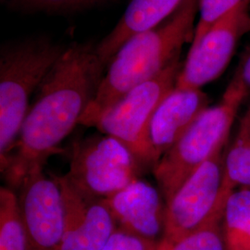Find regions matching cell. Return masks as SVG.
I'll list each match as a JSON object with an SVG mask.
<instances>
[{"mask_svg": "<svg viewBox=\"0 0 250 250\" xmlns=\"http://www.w3.org/2000/svg\"><path fill=\"white\" fill-rule=\"evenodd\" d=\"M106 67L96 46L75 44L63 51L40 84L16 148L2 170L10 188H19L31 170L62 152L60 144L79 125Z\"/></svg>", "mask_w": 250, "mask_h": 250, "instance_id": "6da1fadb", "label": "cell"}, {"mask_svg": "<svg viewBox=\"0 0 250 250\" xmlns=\"http://www.w3.org/2000/svg\"><path fill=\"white\" fill-rule=\"evenodd\" d=\"M197 13L198 0H186L159 26L130 37L107 64L97 94L79 125L95 127L100 116L127 93L179 60L184 44L193 39Z\"/></svg>", "mask_w": 250, "mask_h": 250, "instance_id": "7a4b0ae2", "label": "cell"}, {"mask_svg": "<svg viewBox=\"0 0 250 250\" xmlns=\"http://www.w3.org/2000/svg\"><path fill=\"white\" fill-rule=\"evenodd\" d=\"M248 96L231 81L220 102L207 107L158 162L152 172L166 203L215 152L227 145L235 117Z\"/></svg>", "mask_w": 250, "mask_h": 250, "instance_id": "3957f363", "label": "cell"}, {"mask_svg": "<svg viewBox=\"0 0 250 250\" xmlns=\"http://www.w3.org/2000/svg\"><path fill=\"white\" fill-rule=\"evenodd\" d=\"M63 51L60 46L33 43L11 48L0 59V166L7 167L30 108L29 100Z\"/></svg>", "mask_w": 250, "mask_h": 250, "instance_id": "277c9868", "label": "cell"}, {"mask_svg": "<svg viewBox=\"0 0 250 250\" xmlns=\"http://www.w3.org/2000/svg\"><path fill=\"white\" fill-rule=\"evenodd\" d=\"M145 171L125 144L102 134L72 144L70 170L65 175L83 193L105 199L140 178Z\"/></svg>", "mask_w": 250, "mask_h": 250, "instance_id": "5b68a950", "label": "cell"}, {"mask_svg": "<svg viewBox=\"0 0 250 250\" xmlns=\"http://www.w3.org/2000/svg\"><path fill=\"white\" fill-rule=\"evenodd\" d=\"M181 68L177 60L158 76L134 87L107 109L95 125L101 134L125 144L146 171L155 168L148 142L150 121L162 99L174 88Z\"/></svg>", "mask_w": 250, "mask_h": 250, "instance_id": "8992f818", "label": "cell"}, {"mask_svg": "<svg viewBox=\"0 0 250 250\" xmlns=\"http://www.w3.org/2000/svg\"><path fill=\"white\" fill-rule=\"evenodd\" d=\"M226 146L196 170L166 203L165 227L159 250H167L196 232L224 210L221 192Z\"/></svg>", "mask_w": 250, "mask_h": 250, "instance_id": "52a82bcc", "label": "cell"}, {"mask_svg": "<svg viewBox=\"0 0 250 250\" xmlns=\"http://www.w3.org/2000/svg\"><path fill=\"white\" fill-rule=\"evenodd\" d=\"M248 33L250 3H245L215 22L196 45H190L175 87L201 89L219 78L231 62L239 40Z\"/></svg>", "mask_w": 250, "mask_h": 250, "instance_id": "ba28073f", "label": "cell"}, {"mask_svg": "<svg viewBox=\"0 0 250 250\" xmlns=\"http://www.w3.org/2000/svg\"><path fill=\"white\" fill-rule=\"evenodd\" d=\"M43 168L31 170L19 187L27 250H61L65 230L62 197L57 182Z\"/></svg>", "mask_w": 250, "mask_h": 250, "instance_id": "9c48e42d", "label": "cell"}, {"mask_svg": "<svg viewBox=\"0 0 250 250\" xmlns=\"http://www.w3.org/2000/svg\"><path fill=\"white\" fill-rule=\"evenodd\" d=\"M61 189L65 230L61 250H102L117 230L103 199L75 188L66 175H52Z\"/></svg>", "mask_w": 250, "mask_h": 250, "instance_id": "30bf717a", "label": "cell"}, {"mask_svg": "<svg viewBox=\"0 0 250 250\" xmlns=\"http://www.w3.org/2000/svg\"><path fill=\"white\" fill-rule=\"evenodd\" d=\"M103 201L118 228L161 242L165 227L166 201L161 191L149 183L137 179Z\"/></svg>", "mask_w": 250, "mask_h": 250, "instance_id": "8fae6325", "label": "cell"}, {"mask_svg": "<svg viewBox=\"0 0 250 250\" xmlns=\"http://www.w3.org/2000/svg\"><path fill=\"white\" fill-rule=\"evenodd\" d=\"M208 107V97L201 89H181L174 86L162 99L148 129L155 167Z\"/></svg>", "mask_w": 250, "mask_h": 250, "instance_id": "7c38bea8", "label": "cell"}, {"mask_svg": "<svg viewBox=\"0 0 250 250\" xmlns=\"http://www.w3.org/2000/svg\"><path fill=\"white\" fill-rule=\"evenodd\" d=\"M186 0H131L116 26L100 44L97 53L106 66L132 36L159 26L171 17Z\"/></svg>", "mask_w": 250, "mask_h": 250, "instance_id": "4fadbf2b", "label": "cell"}, {"mask_svg": "<svg viewBox=\"0 0 250 250\" xmlns=\"http://www.w3.org/2000/svg\"><path fill=\"white\" fill-rule=\"evenodd\" d=\"M227 250H250V188H240L227 197L223 214Z\"/></svg>", "mask_w": 250, "mask_h": 250, "instance_id": "5bb4252c", "label": "cell"}, {"mask_svg": "<svg viewBox=\"0 0 250 250\" xmlns=\"http://www.w3.org/2000/svg\"><path fill=\"white\" fill-rule=\"evenodd\" d=\"M240 188H250V125L243 122L226 151L220 200L225 201L231 192Z\"/></svg>", "mask_w": 250, "mask_h": 250, "instance_id": "9a60e30c", "label": "cell"}, {"mask_svg": "<svg viewBox=\"0 0 250 250\" xmlns=\"http://www.w3.org/2000/svg\"><path fill=\"white\" fill-rule=\"evenodd\" d=\"M0 250H27L18 196L3 187L0 188Z\"/></svg>", "mask_w": 250, "mask_h": 250, "instance_id": "2e32d148", "label": "cell"}, {"mask_svg": "<svg viewBox=\"0 0 250 250\" xmlns=\"http://www.w3.org/2000/svg\"><path fill=\"white\" fill-rule=\"evenodd\" d=\"M224 210L195 232L184 237L167 250H227L223 230Z\"/></svg>", "mask_w": 250, "mask_h": 250, "instance_id": "e0dca14e", "label": "cell"}, {"mask_svg": "<svg viewBox=\"0 0 250 250\" xmlns=\"http://www.w3.org/2000/svg\"><path fill=\"white\" fill-rule=\"evenodd\" d=\"M245 3L250 0H198V20L191 45H196L215 22Z\"/></svg>", "mask_w": 250, "mask_h": 250, "instance_id": "ac0fdd59", "label": "cell"}, {"mask_svg": "<svg viewBox=\"0 0 250 250\" xmlns=\"http://www.w3.org/2000/svg\"><path fill=\"white\" fill-rule=\"evenodd\" d=\"M159 244L117 228L102 250H158Z\"/></svg>", "mask_w": 250, "mask_h": 250, "instance_id": "d6986e66", "label": "cell"}, {"mask_svg": "<svg viewBox=\"0 0 250 250\" xmlns=\"http://www.w3.org/2000/svg\"><path fill=\"white\" fill-rule=\"evenodd\" d=\"M19 5L39 10H62L81 7L96 0H13Z\"/></svg>", "mask_w": 250, "mask_h": 250, "instance_id": "ffe728a7", "label": "cell"}, {"mask_svg": "<svg viewBox=\"0 0 250 250\" xmlns=\"http://www.w3.org/2000/svg\"><path fill=\"white\" fill-rule=\"evenodd\" d=\"M232 82L240 85L242 88L250 94V48L244 54L238 64L236 71L232 76Z\"/></svg>", "mask_w": 250, "mask_h": 250, "instance_id": "44dd1931", "label": "cell"}, {"mask_svg": "<svg viewBox=\"0 0 250 250\" xmlns=\"http://www.w3.org/2000/svg\"><path fill=\"white\" fill-rule=\"evenodd\" d=\"M241 122L247 124V125H250V107L248 108V110L246 111V113H245V115L243 117Z\"/></svg>", "mask_w": 250, "mask_h": 250, "instance_id": "7402d4cb", "label": "cell"}]
</instances>
